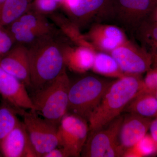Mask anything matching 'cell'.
Listing matches in <instances>:
<instances>
[{"label": "cell", "mask_w": 157, "mask_h": 157, "mask_svg": "<svg viewBox=\"0 0 157 157\" xmlns=\"http://www.w3.org/2000/svg\"><path fill=\"white\" fill-rule=\"evenodd\" d=\"M154 92L155 94V95L156 98L157 100V88L155 90H154Z\"/></svg>", "instance_id": "cell-29"}, {"label": "cell", "mask_w": 157, "mask_h": 157, "mask_svg": "<svg viewBox=\"0 0 157 157\" xmlns=\"http://www.w3.org/2000/svg\"><path fill=\"white\" fill-rule=\"evenodd\" d=\"M15 44L6 28L0 26V59L11 50Z\"/></svg>", "instance_id": "cell-23"}, {"label": "cell", "mask_w": 157, "mask_h": 157, "mask_svg": "<svg viewBox=\"0 0 157 157\" xmlns=\"http://www.w3.org/2000/svg\"><path fill=\"white\" fill-rule=\"evenodd\" d=\"M23 123L37 157H43L60 147L58 127L39 116L35 111H25Z\"/></svg>", "instance_id": "cell-6"}, {"label": "cell", "mask_w": 157, "mask_h": 157, "mask_svg": "<svg viewBox=\"0 0 157 157\" xmlns=\"http://www.w3.org/2000/svg\"><path fill=\"white\" fill-rule=\"evenodd\" d=\"M124 111L153 119L157 117V100L154 91L140 90L130 101Z\"/></svg>", "instance_id": "cell-14"}, {"label": "cell", "mask_w": 157, "mask_h": 157, "mask_svg": "<svg viewBox=\"0 0 157 157\" xmlns=\"http://www.w3.org/2000/svg\"><path fill=\"white\" fill-rule=\"evenodd\" d=\"M2 154H1V152H0V157H2Z\"/></svg>", "instance_id": "cell-32"}, {"label": "cell", "mask_w": 157, "mask_h": 157, "mask_svg": "<svg viewBox=\"0 0 157 157\" xmlns=\"http://www.w3.org/2000/svg\"><path fill=\"white\" fill-rule=\"evenodd\" d=\"M151 35L152 38L153 40L155 42V44L157 46V26L152 29L151 31Z\"/></svg>", "instance_id": "cell-28"}, {"label": "cell", "mask_w": 157, "mask_h": 157, "mask_svg": "<svg viewBox=\"0 0 157 157\" xmlns=\"http://www.w3.org/2000/svg\"><path fill=\"white\" fill-rule=\"evenodd\" d=\"M59 6V5L54 0H34L32 2L31 8L43 14L52 13Z\"/></svg>", "instance_id": "cell-22"}, {"label": "cell", "mask_w": 157, "mask_h": 157, "mask_svg": "<svg viewBox=\"0 0 157 157\" xmlns=\"http://www.w3.org/2000/svg\"><path fill=\"white\" fill-rule=\"evenodd\" d=\"M145 88L144 82L127 76L109 84L88 120L89 132L106 126L121 115L136 95Z\"/></svg>", "instance_id": "cell-2"}, {"label": "cell", "mask_w": 157, "mask_h": 157, "mask_svg": "<svg viewBox=\"0 0 157 157\" xmlns=\"http://www.w3.org/2000/svg\"><path fill=\"white\" fill-rule=\"evenodd\" d=\"M58 129L60 147L66 149L70 157L80 156L89 133L87 121L67 113L62 119Z\"/></svg>", "instance_id": "cell-8"}, {"label": "cell", "mask_w": 157, "mask_h": 157, "mask_svg": "<svg viewBox=\"0 0 157 157\" xmlns=\"http://www.w3.org/2000/svg\"><path fill=\"white\" fill-rule=\"evenodd\" d=\"M144 82L145 89L154 91L157 88V69L149 72Z\"/></svg>", "instance_id": "cell-25"}, {"label": "cell", "mask_w": 157, "mask_h": 157, "mask_svg": "<svg viewBox=\"0 0 157 157\" xmlns=\"http://www.w3.org/2000/svg\"><path fill=\"white\" fill-rule=\"evenodd\" d=\"M20 112L2 100L0 104V142L15 128L20 121Z\"/></svg>", "instance_id": "cell-16"}, {"label": "cell", "mask_w": 157, "mask_h": 157, "mask_svg": "<svg viewBox=\"0 0 157 157\" xmlns=\"http://www.w3.org/2000/svg\"><path fill=\"white\" fill-rule=\"evenodd\" d=\"M153 1H154V2H157V0H152Z\"/></svg>", "instance_id": "cell-31"}, {"label": "cell", "mask_w": 157, "mask_h": 157, "mask_svg": "<svg viewBox=\"0 0 157 157\" xmlns=\"http://www.w3.org/2000/svg\"><path fill=\"white\" fill-rule=\"evenodd\" d=\"M149 130L150 135L157 144V117L152 120Z\"/></svg>", "instance_id": "cell-27"}, {"label": "cell", "mask_w": 157, "mask_h": 157, "mask_svg": "<svg viewBox=\"0 0 157 157\" xmlns=\"http://www.w3.org/2000/svg\"><path fill=\"white\" fill-rule=\"evenodd\" d=\"M6 0H0V4L3 2H5Z\"/></svg>", "instance_id": "cell-30"}, {"label": "cell", "mask_w": 157, "mask_h": 157, "mask_svg": "<svg viewBox=\"0 0 157 157\" xmlns=\"http://www.w3.org/2000/svg\"><path fill=\"white\" fill-rule=\"evenodd\" d=\"M124 7L143 12L148 11L152 6V0H120Z\"/></svg>", "instance_id": "cell-24"}, {"label": "cell", "mask_w": 157, "mask_h": 157, "mask_svg": "<svg viewBox=\"0 0 157 157\" xmlns=\"http://www.w3.org/2000/svg\"><path fill=\"white\" fill-rule=\"evenodd\" d=\"M0 152L5 157H37L23 122L0 142Z\"/></svg>", "instance_id": "cell-12"}, {"label": "cell", "mask_w": 157, "mask_h": 157, "mask_svg": "<svg viewBox=\"0 0 157 157\" xmlns=\"http://www.w3.org/2000/svg\"><path fill=\"white\" fill-rule=\"evenodd\" d=\"M93 67L97 72L104 75L115 74L120 68L115 59L104 53L96 56Z\"/></svg>", "instance_id": "cell-20"}, {"label": "cell", "mask_w": 157, "mask_h": 157, "mask_svg": "<svg viewBox=\"0 0 157 157\" xmlns=\"http://www.w3.org/2000/svg\"><path fill=\"white\" fill-rule=\"evenodd\" d=\"M157 154V144L150 134H147L135 146L128 149L123 157H147Z\"/></svg>", "instance_id": "cell-17"}, {"label": "cell", "mask_w": 157, "mask_h": 157, "mask_svg": "<svg viewBox=\"0 0 157 157\" xmlns=\"http://www.w3.org/2000/svg\"><path fill=\"white\" fill-rule=\"evenodd\" d=\"M105 38L102 41V47L108 50L114 49L122 42V33L119 29L109 27L105 31Z\"/></svg>", "instance_id": "cell-21"}, {"label": "cell", "mask_w": 157, "mask_h": 157, "mask_svg": "<svg viewBox=\"0 0 157 157\" xmlns=\"http://www.w3.org/2000/svg\"><path fill=\"white\" fill-rule=\"evenodd\" d=\"M15 43L29 45L39 37L53 33L52 26L44 15L30 8L6 27Z\"/></svg>", "instance_id": "cell-7"}, {"label": "cell", "mask_w": 157, "mask_h": 157, "mask_svg": "<svg viewBox=\"0 0 157 157\" xmlns=\"http://www.w3.org/2000/svg\"><path fill=\"white\" fill-rule=\"evenodd\" d=\"M70 157L67 151L61 147H56L44 155L43 157Z\"/></svg>", "instance_id": "cell-26"}, {"label": "cell", "mask_w": 157, "mask_h": 157, "mask_svg": "<svg viewBox=\"0 0 157 157\" xmlns=\"http://www.w3.org/2000/svg\"><path fill=\"white\" fill-rule=\"evenodd\" d=\"M112 56L121 70L130 73L140 74L148 70L151 62L148 57L139 55L124 47L115 48Z\"/></svg>", "instance_id": "cell-13"}, {"label": "cell", "mask_w": 157, "mask_h": 157, "mask_svg": "<svg viewBox=\"0 0 157 157\" xmlns=\"http://www.w3.org/2000/svg\"><path fill=\"white\" fill-rule=\"evenodd\" d=\"M152 120L132 113H128L124 117L118 135L121 157L147 134Z\"/></svg>", "instance_id": "cell-10"}, {"label": "cell", "mask_w": 157, "mask_h": 157, "mask_svg": "<svg viewBox=\"0 0 157 157\" xmlns=\"http://www.w3.org/2000/svg\"><path fill=\"white\" fill-rule=\"evenodd\" d=\"M123 117L121 115L106 126L89 132L81 156L121 157L119 149L118 135Z\"/></svg>", "instance_id": "cell-5"}, {"label": "cell", "mask_w": 157, "mask_h": 157, "mask_svg": "<svg viewBox=\"0 0 157 157\" xmlns=\"http://www.w3.org/2000/svg\"><path fill=\"white\" fill-rule=\"evenodd\" d=\"M104 0H64L63 4L74 15L82 16L98 9Z\"/></svg>", "instance_id": "cell-19"}, {"label": "cell", "mask_w": 157, "mask_h": 157, "mask_svg": "<svg viewBox=\"0 0 157 157\" xmlns=\"http://www.w3.org/2000/svg\"><path fill=\"white\" fill-rule=\"evenodd\" d=\"M70 85L65 70L47 85L34 92L31 97L35 112L58 127L62 119L68 113Z\"/></svg>", "instance_id": "cell-3"}, {"label": "cell", "mask_w": 157, "mask_h": 157, "mask_svg": "<svg viewBox=\"0 0 157 157\" xmlns=\"http://www.w3.org/2000/svg\"><path fill=\"white\" fill-rule=\"evenodd\" d=\"M30 87L41 89L65 71V55L53 33L36 39L27 46Z\"/></svg>", "instance_id": "cell-1"}, {"label": "cell", "mask_w": 157, "mask_h": 157, "mask_svg": "<svg viewBox=\"0 0 157 157\" xmlns=\"http://www.w3.org/2000/svg\"><path fill=\"white\" fill-rule=\"evenodd\" d=\"M95 57L94 53L88 48H81L69 59V65L73 70L83 72L93 67Z\"/></svg>", "instance_id": "cell-18"}, {"label": "cell", "mask_w": 157, "mask_h": 157, "mask_svg": "<svg viewBox=\"0 0 157 157\" xmlns=\"http://www.w3.org/2000/svg\"><path fill=\"white\" fill-rule=\"evenodd\" d=\"M0 66L22 82L27 87H30L28 50L25 45L15 43L11 50L1 59Z\"/></svg>", "instance_id": "cell-11"}, {"label": "cell", "mask_w": 157, "mask_h": 157, "mask_svg": "<svg viewBox=\"0 0 157 157\" xmlns=\"http://www.w3.org/2000/svg\"><path fill=\"white\" fill-rule=\"evenodd\" d=\"M109 85L93 76H86L70 84L68 113L88 121Z\"/></svg>", "instance_id": "cell-4"}, {"label": "cell", "mask_w": 157, "mask_h": 157, "mask_svg": "<svg viewBox=\"0 0 157 157\" xmlns=\"http://www.w3.org/2000/svg\"><path fill=\"white\" fill-rule=\"evenodd\" d=\"M33 0H6L0 4V26L6 27L31 8Z\"/></svg>", "instance_id": "cell-15"}, {"label": "cell", "mask_w": 157, "mask_h": 157, "mask_svg": "<svg viewBox=\"0 0 157 157\" xmlns=\"http://www.w3.org/2000/svg\"><path fill=\"white\" fill-rule=\"evenodd\" d=\"M27 87L19 79L8 73L0 66V95L3 100L20 112L25 109L35 111V107Z\"/></svg>", "instance_id": "cell-9"}]
</instances>
